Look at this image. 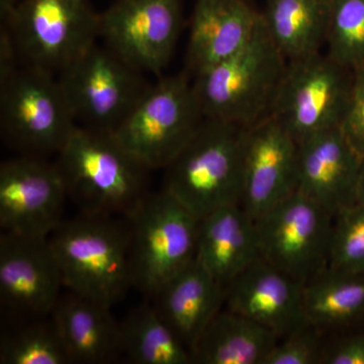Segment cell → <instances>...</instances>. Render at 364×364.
Segmentation results:
<instances>
[{"label": "cell", "instance_id": "cell-1", "mask_svg": "<svg viewBox=\"0 0 364 364\" xmlns=\"http://www.w3.org/2000/svg\"><path fill=\"white\" fill-rule=\"evenodd\" d=\"M56 163L69 198L85 214L128 219L150 193L151 170L112 132L77 126Z\"/></svg>", "mask_w": 364, "mask_h": 364}, {"label": "cell", "instance_id": "cell-2", "mask_svg": "<svg viewBox=\"0 0 364 364\" xmlns=\"http://www.w3.org/2000/svg\"><path fill=\"white\" fill-rule=\"evenodd\" d=\"M64 287L109 306L133 287L128 220L81 213L49 236Z\"/></svg>", "mask_w": 364, "mask_h": 364}, {"label": "cell", "instance_id": "cell-3", "mask_svg": "<svg viewBox=\"0 0 364 364\" xmlns=\"http://www.w3.org/2000/svg\"><path fill=\"white\" fill-rule=\"evenodd\" d=\"M249 127L205 117L196 135L166 170L164 188L202 220L240 205Z\"/></svg>", "mask_w": 364, "mask_h": 364}, {"label": "cell", "instance_id": "cell-4", "mask_svg": "<svg viewBox=\"0 0 364 364\" xmlns=\"http://www.w3.org/2000/svg\"><path fill=\"white\" fill-rule=\"evenodd\" d=\"M287 64L260 18L247 44L193 76L203 116L246 127L257 123L272 112Z\"/></svg>", "mask_w": 364, "mask_h": 364}, {"label": "cell", "instance_id": "cell-5", "mask_svg": "<svg viewBox=\"0 0 364 364\" xmlns=\"http://www.w3.org/2000/svg\"><path fill=\"white\" fill-rule=\"evenodd\" d=\"M75 119L55 74L21 66L0 83V134L18 155H58Z\"/></svg>", "mask_w": 364, "mask_h": 364}, {"label": "cell", "instance_id": "cell-6", "mask_svg": "<svg viewBox=\"0 0 364 364\" xmlns=\"http://www.w3.org/2000/svg\"><path fill=\"white\" fill-rule=\"evenodd\" d=\"M203 119L191 75L183 71L159 76L114 134L148 169H165Z\"/></svg>", "mask_w": 364, "mask_h": 364}, {"label": "cell", "instance_id": "cell-7", "mask_svg": "<svg viewBox=\"0 0 364 364\" xmlns=\"http://www.w3.org/2000/svg\"><path fill=\"white\" fill-rule=\"evenodd\" d=\"M127 220L133 287L153 298L195 259L200 220L164 188L148 193Z\"/></svg>", "mask_w": 364, "mask_h": 364}, {"label": "cell", "instance_id": "cell-8", "mask_svg": "<svg viewBox=\"0 0 364 364\" xmlns=\"http://www.w3.org/2000/svg\"><path fill=\"white\" fill-rule=\"evenodd\" d=\"M1 25L21 66L55 75L100 38V14L88 0H23Z\"/></svg>", "mask_w": 364, "mask_h": 364}, {"label": "cell", "instance_id": "cell-9", "mask_svg": "<svg viewBox=\"0 0 364 364\" xmlns=\"http://www.w3.org/2000/svg\"><path fill=\"white\" fill-rule=\"evenodd\" d=\"M57 78L77 126L112 133L151 86L142 72L97 43Z\"/></svg>", "mask_w": 364, "mask_h": 364}, {"label": "cell", "instance_id": "cell-10", "mask_svg": "<svg viewBox=\"0 0 364 364\" xmlns=\"http://www.w3.org/2000/svg\"><path fill=\"white\" fill-rule=\"evenodd\" d=\"M354 72L323 51L287 62L270 114L298 142L341 124Z\"/></svg>", "mask_w": 364, "mask_h": 364}, {"label": "cell", "instance_id": "cell-11", "mask_svg": "<svg viewBox=\"0 0 364 364\" xmlns=\"http://www.w3.org/2000/svg\"><path fill=\"white\" fill-rule=\"evenodd\" d=\"M333 220L296 191L255 220L261 258L306 284L327 267Z\"/></svg>", "mask_w": 364, "mask_h": 364}, {"label": "cell", "instance_id": "cell-12", "mask_svg": "<svg viewBox=\"0 0 364 364\" xmlns=\"http://www.w3.org/2000/svg\"><path fill=\"white\" fill-rule=\"evenodd\" d=\"M183 21V0H116L100 14V38L136 70L161 76Z\"/></svg>", "mask_w": 364, "mask_h": 364}, {"label": "cell", "instance_id": "cell-13", "mask_svg": "<svg viewBox=\"0 0 364 364\" xmlns=\"http://www.w3.org/2000/svg\"><path fill=\"white\" fill-rule=\"evenodd\" d=\"M69 198L56 162L18 155L0 165V228L4 233L49 237L63 221Z\"/></svg>", "mask_w": 364, "mask_h": 364}, {"label": "cell", "instance_id": "cell-14", "mask_svg": "<svg viewBox=\"0 0 364 364\" xmlns=\"http://www.w3.org/2000/svg\"><path fill=\"white\" fill-rule=\"evenodd\" d=\"M64 287L49 237L0 236V306L6 321L45 317Z\"/></svg>", "mask_w": 364, "mask_h": 364}, {"label": "cell", "instance_id": "cell-15", "mask_svg": "<svg viewBox=\"0 0 364 364\" xmlns=\"http://www.w3.org/2000/svg\"><path fill=\"white\" fill-rule=\"evenodd\" d=\"M299 143L272 114L249 127L241 207L259 219L298 191Z\"/></svg>", "mask_w": 364, "mask_h": 364}, {"label": "cell", "instance_id": "cell-16", "mask_svg": "<svg viewBox=\"0 0 364 364\" xmlns=\"http://www.w3.org/2000/svg\"><path fill=\"white\" fill-rule=\"evenodd\" d=\"M304 287L305 284L260 258L228 284L225 305L286 338L310 325Z\"/></svg>", "mask_w": 364, "mask_h": 364}, {"label": "cell", "instance_id": "cell-17", "mask_svg": "<svg viewBox=\"0 0 364 364\" xmlns=\"http://www.w3.org/2000/svg\"><path fill=\"white\" fill-rule=\"evenodd\" d=\"M298 191L333 215L358 203L363 157L340 127L299 141Z\"/></svg>", "mask_w": 364, "mask_h": 364}, {"label": "cell", "instance_id": "cell-18", "mask_svg": "<svg viewBox=\"0 0 364 364\" xmlns=\"http://www.w3.org/2000/svg\"><path fill=\"white\" fill-rule=\"evenodd\" d=\"M260 18L248 0H196L186 71L195 76L238 52L252 38Z\"/></svg>", "mask_w": 364, "mask_h": 364}, {"label": "cell", "instance_id": "cell-19", "mask_svg": "<svg viewBox=\"0 0 364 364\" xmlns=\"http://www.w3.org/2000/svg\"><path fill=\"white\" fill-rule=\"evenodd\" d=\"M260 258L255 220L240 205L219 208L200 220L196 259L225 289Z\"/></svg>", "mask_w": 364, "mask_h": 364}, {"label": "cell", "instance_id": "cell-20", "mask_svg": "<svg viewBox=\"0 0 364 364\" xmlns=\"http://www.w3.org/2000/svg\"><path fill=\"white\" fill-rule=\"evenodd\" d=\"M72 363H109L122 354L121 323L112 306L69 291L51 313Z\"/></svg>", "mask_w": 364, "mask_h": 364}, {"label": "cell", "instance_id": "cell-21", "mask_svg": "<svg viewBox=\"0 0 364 364\" xmlns=\"http://www.w3.org/2000/svg\"><path fill=\"white\" fill-rule=\"evenodd\" d=\"M153 298L158 312L191 352L208 323L222 310L225 287L195 258Z\"/></svg>", "mask_w": 364, "mask_h": 364}, {"label": "cell", "instance_id": "cell-22", "mask_svg": "<svg viewBox=\"0 0 364 364\" xmlns=\"http://www.w3.org/2000/svg\"><path fill=\"white\" fill-rule=\"evenodd\" d=\"M279 337L229 309L212 318L191 349L198 364H265Z\"/></svg>", "mask_w": 364, "mask_h": 364}, {"label": "cell", "instance_id": "cell-23", "mask_svg": "<svg viewBox=\"0 0 364 364\" xmlns=\"http://www.w3.org/2000/svg\"><path fill=\"white\" fill-rule=\"evenodd\" d=\"M332 0H265L261 14L268 35L287 61L323 52Z\"/></svg>", "mask_w": 364, "mask_h": 364}, {"label": "cell", "instance_id": "cell-24", "mask_svg": "<svg viewBox=\"0 0 364 364\" xmlns=\"http://www.w3.org/2000/svg\"><path fill=\"white\" fill-rule=\"evenodd\" d=\"M304 305L309 324L323 333L356 327L364 321V274L326 268L305 284Z\"/></svg>", "mask_w": 364, "mask_h": 364}, {"label": "cell", "instance_id": "cell-25", "mask_svg": "<svg viewBox=\"0 0 364 364\" xmlns=\"http://www.w3.org/2000/svg\"><path fill=\"white\" fill-rule=\"evenodd\" d=\"M122 354L135 364L193 363L191 352L155 306H141L121 322Z\"/></svg>", "mask_w": 364, "mask_h": 364}, {"label": "cell", "instance_id": "cell-26", "mask_svg": "<svg viewBox=\"0 0 364 364\" xmlns=\"http://www.w3.org/2000/svg\"><path fill=\"white\" fill-rule=\"evenodd\" d=\"M4 322L6 328L0 340V363H72L51 314Z\"/></svg>", "mask_w": 364, "mask_h": 364}, {"label": "cell", "instance_id": "cell-27", "mask_svg": "<svg viewBox=\"0 0 364 364\" xmlns=\"http://www.w3.org/2000/svg\"><path fill=\"white\" fill-rule=\"evenodd\" d=\"M326 53L345 68H364V0H332Z\"/></svg>", "mask_w": 364, "mask_h": 364}, {"label": "cell", "instance_id": "cell-28", "mask_svg": "<svg viewBox=\"0 0 364 364\" xmlns=\"http://www.w3.org/2000/svg\"><path fill=\"white\" fill-rule=\"evenodd\" d=\"M364 274V205L354 203L333 220L327 267Z\"/></svg>", "mask_w": 364, "mask_h": 364}, {"label": "cell", "instance_id": "cell-29", "mask_svg": "<svg viewBox=\"0 0 364 364\" xmlns=\"http://www.w3.org/2000/svg\"><path fill=\"white\" fill-rule=\"evenodd\" d=\"M322 331L309 325L286 338L280 339L265 364L320 363L325 345L322 342Z\"/></svg>", "mask_w": 364, "mask_h": 364}, {"label": "cell", "instance_id": "cell-30", "mask_svg": "<svg viewBox=\"0 0 364 364\" xmlns=\"http://www.w3.org/2000/svg\"><path fill=\"white\" fill-rule=\"evenodd\" d=\"M340 129L361 157L364 156V68L354 72L348 102Z\"/></svg>", "mask_w": 364, "mask_h": 364}, {"label": "cell", "instance_id": "cell-31", "mask_svg": "<svg viewBox=\"0 0 364 364\" xmlns=\"http://www.w3.org/2000/svg\"><path fill=\"white\" fill-rule=\"evenodd\" d=\"M320 363L364 364V330H352L325 344Z\"/></svg>", "mask_w": 364, "mask_h": 364}, {"label": "cell", "instance_id": "cell-32", "mask_svg": "<svg viewBox=\"0 0 364 364\" xmlns=\"http://www.w3.org/2000/svg\"><path fill=\"white\" fill-rule=\"evenodd\" d=\"M18 54L14 48L13 40L6 26L0 28V83L20 68Z\"/></svg>", "mask_w": 364, "mask_h": 364}, {"label": "cell", "instance_id": "cell-33", "mask_svg": "<svg viewBox=\"0 0 364 364\" xmlns=\"http://www.w3.org/2000/svg\"><path fill=\"white\" fill-rule=\"evenodd\" d=\"M23 0H0V21L4 23L11 18Z\"/></svg>", "mask_w": 364, "mask_h": 364}, {"label": "cell", "instance_id": "cell-34", "mask_svg": "<svg viewBox=\"0 0 364 364\" xmlns=\"http://www.w3.org/2000/svg\"><path fill=\"white\" fill-rule=\"evenodd\" d=\"M358 203L364 205V156L363 157V162H361L360 173H359Z\"/></svg>", "mask_w": 364, "mask_h": 364}]
</instances>
